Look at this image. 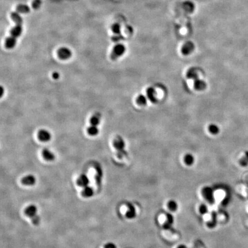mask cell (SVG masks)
Segmentation results:
<instances>
[{"label": "cell", "instance_id": "11", "mask_svg": "<svg viewBox=\"0 0 248 248\" xmlns=\"http://www.w3.org/2000/svg\"><path fill=\"white\" fill-rule=\"evenodd\" d=\"M89 182H90L89 179L86 174H82L80 175L77 180V185L83 188L88 186Z\"/></svg>", "mask_w": 248, "mask_h": 248}, {"label": "cell", "instance_id": "7", "mask_svg": "<svg viewBox=\"0 0 248 248\" xmlns=\"http://www.w3.org/2000/svg\"><path fill=\"white\" fill-rule=\"evenodd\" d=\"M38 137L40 141L46 142L51 140V134L46 129H41L38 131Z\"/></svg>", "mask_w": 248, "mask_h": 248}, {"label": "cell", "instance_id": "31", "mask_svg": "<svg viewBox=\"0 0 248 248\" xmlns=\"http://www.w3.org/2000/svg\"><path fill=\"white\" fill-rule=\"evenodd\" d=\"M112 30L115 34H121V26L118 23H115L112 25Z\"/></svg>", "mask_w": 248, "mask_h": 248}, {"label": "cell", "instance_id": "12", "mask_svg": "<svg viewBox=\"0 0 248 248\" xmlns=\"http://www.w3.org/2000/svg\"><path fill=\"white\" fill-rule=\"evenodd\" d=\"M38 207L34 204H31L25 210V214L30 218H32L37 215Z\"/></svg>", "mask_w": 248, "mask_h": 248}, {"label": "cell", "instance_id": "15", "mask_svg": "<svg viewBox=\"0 0 248 248\" xmlns=\"http://www.w3.org/2000/svg\"><path fill=\"white\" fill-rule=\"evenodd\" d=\"M42 155L45 160L48 161H51L54 160L55 158V156L54 153L52 152L48 148H44L42 151Z\"/></svg>", "mask_w": 248, "mask_h": 248}, {"label": "cell", "instance_id": "21", "mask_svg": "<svg viewBox=\"0 0 248 248\" xmlns=\"http://www.w3.org/2000/svg\"><path fill=\"white\" fill-rule=\"evenodd\" d=\"M94 191L92 187L90 186H87L84 187L82 191V195L84 198H90L94 195Z\"/></svg>", "mask_w": 248, "mask_h": 248}, {"label": "cell", "instance_id": "25", "mask_svg": "<svg viewBox=\"0 0 248 248\" xmlns=\"http://www.w3.org/2000/svg\"><path fill=\"white\" fill-rule=\"evenodd\" d=\"M88 134L92 136H95L98 135L99 133V129L97 126H94V125H90L88 127L87 129Z\"/></svg>", "mask_w": 248, "mask_h": 248}, {"label": "cell", "instance_id": "32", "mask_svg": "<svg viewBox=\"0 0 248 248\" xmlns=\"http://www.w3.org/2000/svg\"><path fill=\"white\" fill-rule=\"evenodd\" d=\"M41 5V0H34L32 2V6L34 9H38Z\"/></svg>", "mask_w": 248, "mask_h": 248}, {"label": "cell", "instance_id": "9", "mask_svg": "<svg viewBox=\"0 0 248 248\" xmlns=\"http://www.w3.org/2000/svg\"><path fill=\"white\" fill-rule=\"evenodd\" d=\"M23 32V27L21 23L16 24L15 27L10 30V36L15 38H18L21 36Z\"/></svg>", "mask_w": 248, "mask_h": 248}, {"label": "cell", "instance_id": "29", "mask_svg": "<svg viewBox=\"0 0 248 248\" xmlns=\"http://www.w3.org/2000/svg\"><path fill=\"white\" fill-rule=\"evenodd\" d=\"M209 131L212 135H217L219 131V127L215 124H211L209 127Z\"/></svg>", "mask_w": 248, "mask_h": 248}, {"label": "cell", "instance_id": "37", "mask_svg": "<svg viewBox=\"0 0 248 248\" xmlns=\"http://www.w3.org/2000/svg\"><path fill=\"white\" fill-rule=\"evenodd\" d=\"M104 248H117V247L114 243H108L105 245Z\"/></svg>", "mask_w": 248, "mask_h": 248}, {"label": "cell", "instance_id": "27", "mask_svg": "<svg viewBox=\"0 0 248 248\" xmlns=\"http://www.w3.org/2000/svg\"><path fill=\"white\" fill-rule=\"evenodd\" d=\"M136 103L140 106H145L147 103L146 97L142 94L139 95L137 97Z\"/></svg>", "mask_w": 248, "mask_h": 248}, {"label": "cell", "instance_id": "20", "mask_svg": "<svg viewBox=\"0 0 248 248\" xmlns=\"http://www.w3.org/2000/svg\"><path fill=\"white\" fill-rule=\"evenodd\" d=\"M167 207L170 212H176L179 208L178 203L174 200H170L167 203Z\"/></svg>", "mask_w": 248, "mask_h": 248}, {"label": "cell", "instance_id": "10", "mask_svg": "<svg viewBox=\"0 0 248 248\" xmlns=\"http://www.w3.org/2000/svg\"><path fill=\"white\" fill-rule=\"evenodd\" d=\"M21 183L23 185H28V186H32L36 183V179L34 175H27L21 179Z\"/></svg>", "mask_w": 248, "mask_h": 248}, {"label": "cell", "instance_id": "4", "mask_svg": "<svg viewBox=\"0 0 248 248\" xmlns=\"http://www.w3.org/2000/svg\"><path fill=\"white\" fill-rule=\"evenodd\" d=\"M201 195L203 198L209 203L215 201V191L208 186H206L202 189Z\"/></svg>", "mask_w": 248, "mask_h": 248}, {"label": "cell", "instance_id": "14", "mask_svg": "<svg viewBox=\"0 0 248 248\" xmlns=\"http://www.w3.org/2000/svg\"><path fill=\"white\" fill-rule=\"evenodd\" d=\"M136 216V210L134 206L129 204L127 206V212L125 213V217L128 219H133Z\"/></svg>", "mask_w": 248, "mask_h": 248}, {"label": "cell", "instance_id": "34", "mask_svg": "<svg viewBox=\"0 0 248 248\" xmlns=\"http://www.w3.org/2000/svg\"><path fill=\"white\" fill-rule=\"evenodd\" d=\"M31 219H32V222L35 225H38L40 223V217L38 215H36L34 216V217L31 218Z\"/></svg>", "mask_w": 248, "mask_h": 248}, {"label": "cell", "instance_id": "35", "mask_svg": "<svg viewBox=\"0 0 248 248\" xmlns=\"http://www.w3.org/2000/svg\"><path fill=\"white\" fill-rule=\"evenodd\" d=\"M121 39H122V36L120 34H116V36H113L112 38V40L114 42H117L118 41H120Z\"/></svg>", "mask_w": 248, "mask_h": 248}, {"label": "cell", "instance_id": "13", "mask_svg": "<svg viewBox=\"0 0 248 248\" xmlns=\"http://www.w3.org/2000/svg\"><path fill=\"white\" fill-rule=\"evenodd\" d=\"M146 95L147 98L150 100V101L153 103H156L157 101V99L156 97V92L155 89L154 88H148L146 90Z\"/></svg>", "mask_w": 248, "mask_h": 248}, {"label": "cell", "instance_id": "23", "mask_svg": "<svg viewBox=\"0 0 248 248\" xmlns=\"http://www.w3.org/2000/svg\"><path fill=\"white\" fill-rule=\"evenodd\" d=\"M183 161L185 165L187 166H191L194 163V157L191 153H187L185 155L183 159Z\"/></svg>", "mask_w": 248, "mask_h": 248}, {"label": "cell", "instance_id": "3", "mask_svg": "<svg viewBox=\"0 0 248 248\" xmlns=\"http://www.w3.org/2000/svg\"><path fill=\"white\" fill-rule=\"evenodd\" d=\"M126 51L125 46L122 44H117L113 47L110 58L113 60H116L117 59L121 57Z\"/></svg>", "mask_w": 248, "mask_h": 248}, {"label": "cell", "instance_id": "36", "mask_svg": "<svg viewBox=\"0 0 248 248\" xmlns=\"http://www.w3.org/2000/svg\"><path fill=\"white\" fill-rule=\"evenodd\" d=\"M52 78H54V79H55V80H58L60 78V74L58 72H57V71H55L53 73H52Z\"/></svg>", "mask_w": 248, "mask_h": 248}, {"label": "cell", "instance_id": "17", "mask_svg": "<svg viewBox=\"0 0 248 248\" xmlns=\"http://www.w3.org/2000/svg\"><path fill=\"white\" fill-rule=\"evenodd\" d=\"M226 198V192L223 190H218L215 191V201L217 200L222 203Z\"/></svg>", "mask_w": 248, "mask_h": 248}, {"label": "cell", "instance_id": "8", "mask_svg": "<svg viewBox=\"0 0 248 248\" xmlns=\"http://www.w3.org/2000/svg\"><path fill=\"white\" fill-rule=\"evenodd\" d=\"M195 49L194 44L191 42V41H187L182 46V48L181 49L182 53L184 55H189L191 53H192Z\"/></svg>", "mask_w": 248, "mask_h": 248}, {"label": "cell", "instance_id": "6", "mask_svg": "<svg viewBox=\"0 0 248 248\" xmlns=\"http://www.w3.org/2000/svg\"><path fill=\"white\" fill-rule=\"evenodd\" d=\"M57 54L59 58L62 60H67L72 56V51L67 47H61L58 49Z\"/></svg>", "mask_w": 248, "mask_h": 248}, {"label": "cell", "instance_id": "5", "mask_svg": "<svg viewBox=\"0 0 248 248\" xmlns=\"http://www.w3.org/2000/svg\"><path fill=\"white\" fill-rule=\"evenodd\" d=\"M206 217L205 219V222L206 224L210 228H213L216 225L217 222L218 221V216L217 214H215L214 213H207L204 215Z\"/></svg>", "mask_w": 248, "mask_h": 248}, {"label": "cell", "instance_id": "18", "mask_svg": "<svg viewBox=\"0 0 248 248\" xmlns=\"http://www.w3.org/2000/svg\"><path fill=\"white\" fill-rule=\"evenodd\" d=\"M194 86L196 90L201 91V90H203L206 88L207 84L203 80L199 79L198 78L195 80Z\"/></svg>", "mask_w": 248, "mask_h": 248}, {"label": "cell", "instance_id": "16", "mask_svg": "<svg viewBox=\"0 0 248 248\" xmlns=\"http://www.w3.org/2000/svg\"><path fill=\"white\" fill-rule=\"evenodd\" d=\"M16 43H17V39L12 36H10L5 40V47L7 49H13L16 46Z\"/></svg>", "mask_w": 248, "mask_h": 248}, {"label": "cell", "instance_id": "22", "mask_svg": "<svg viewBox=\"0 0 248 248\" xmlns=\"http://www.w3.org/2000/svg\"><path fill=\"white\" fill-rule=\"evenodd\" d=\"M187 77L190 79H196L198 78V73L196 69L194 68H190L189 69L187 74H186Z\"/></svg>", "mask_w": 248, "mask_h": 248}, {"label": "cell", "instance_id": "38", "mask_svg": "<svg viewBox=\"0 0 248 248\" xmlns=\"http://www.w3.org/2000/svg\"><path fill=\"white\" fill-rule=\"evenodd\" d=\"M177 248H187L186 247V246H185L184 245H180L178 246Z\"/></svg>", "mask_w": 248, "mask_h": 248}, {"label": "cell", "instance_id": "26", "mask_svg": "<svg viewBox=\"0 0 248 248\" xmlns=\"http://www.w3.org/2000/svg\"><path fill=\"white\" fill-rule=\"evenodd\" d=\"M11 19L15 22L16 24L17 23H21L23 24V19L21 16L20 15L19 13L18 12H12L10 15Z\"/></svg>", "mask_w": 248, "mask_h": 248}, {"label": "cell", "instance_id": "30", "mask_svg": "<svg viewBox=\"0 0 248 248\" xmlns=\"http://www.w3.org/2000/svg\"><path fill=\"white\" fill-rule=\"evenodd\" d=\"M239 163L242 166H246L248 164V151H246L242 158L239 160Z\"/></svg>", "mask_w": 248, "mask_h": 248}, {"label": "cell", "instance_id": "24", "mask_svg": "<svg viewBox=\"0 0 248 248\" xmlns=\"http://www.w3.org/2000/svg\"><path fill=\"white\" fill-rule=\"evenodd\" d=\"M16 10L17 12L19 13H28L30 12V8L28 5H24V4H20L17 5L16 7Z\"/></svg>", "mask_w": 248, "mask_h": 248}, {"label": "cell", "instance_id": "33", "mask_svg": "<svg viewBox=\"0 0 248 248\" xmlns=\"http://www.w3.org/2000/svg\"><path fill=\"white\" fill-rule=\"evenodd\" d=\"M242 194L244 197L248 198V185H245L242 189Z\"/></svg>", "mask_w": 248, "mask_h": 248}, {"label": "cell", "instance_id": "2", "mask_svg": "<svg viewBox=\"0 0 248 248\" xmlns=\"http://www.w3.org/2000/svg\"><path fill=\"white\" fill-rule=\"evenodd\" d=\"M157 220L161 226L165 229L170 228L174 222V219L172 215L168 213L160 214Z\"/></svg>", "mask_w": 248, "mask_h": 248}, {"label": "cell", "instance_id": "1", "mask_svg": "<svg viewBox=\"0 0 248 248\" xmlns=\"http://www.w3.org/2000/svg\"><path fill=\"white\" fill-rule=\"evenodd\" d=\"M113 146L117 151V156L118 158L122 159L127 154L125 150V143L124 139L121 136H117L113 140Z\"/></svg>", "mask_w": 248, "mask_h": 248}, {"label": "cell", "instance_id": "28", "mask_svg": "<svg viewBox=\"0 0 248 248\" xmlns=\"http://www.w3.org/2000/svg\"><path fill=\"white\" fill-rule=\"evenodd\" d=\"M198 212L203 216L209 213V208H208L207 206L204 203H202L199 205V207H198Z\"/></svg>", "mask_w": 248, "mask_h": 248}, {"label": "cell", "instance_id": "19", "mask_svg": "<svg viewBox=\"0 0 248 248\" xmlns=\"http://www.w3.org/2000/svg\"><path fill=\"white\" fill-rule=\"evenodd\" d=\"M101 115L99 113H95L94 114L90 119V122L92 125L94 126H98L101 122Z\"/></svg>", "mask_w": 248, "mask_h": 248}]
</instances>
